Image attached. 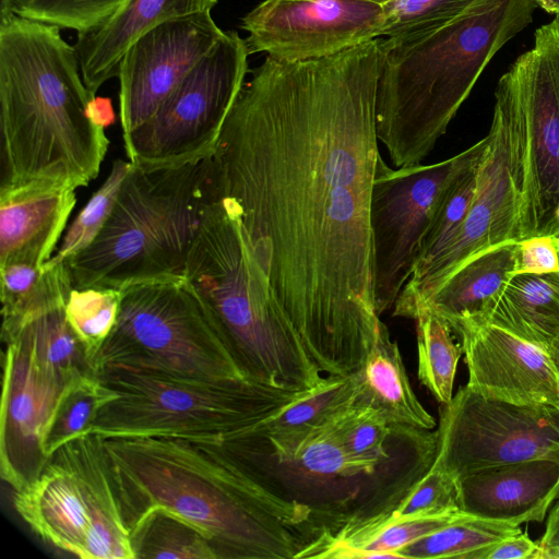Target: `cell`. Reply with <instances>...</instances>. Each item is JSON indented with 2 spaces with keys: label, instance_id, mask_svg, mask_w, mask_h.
<instances>
[{
  "label": "cell",
  "instance_id": "6da1fadb",
  "mask_svg": "<svg viewBox=\"0 0 559 559\" xmlns=\"http://www.w3.org/2000/svg\"><path fill=\"white\" fill-rule=\"evenodd\" d=\"M378 38L331 56H266L204 158L271 295L323 374L357 371L380 324L370 223L380 154Z\"/></svg>",
  "mask_w": 559,
  "mask_h": 559
},
{
  "label": "cell",
  "instance_id": "7a4b0ae2",
  "mask_svg": "<svg viewBox=\"0 0 559 559\" xmlns=\"http://www.w3.org/2000/svg\"><path fill=\"white\" fill-rule=\"evenodd\" d=\"M104 448L128 528L166 509L203 531L218 559H298L313 538L314 510L275 492L224 444L109 438Z\"/></svg>",
  "mask_w": 559,
  "mask_h": 559
},
{
  "label": "cell",
  "instance_id": "3957f363",
  "mask_svg": "<svg viewBox=\"0 0 559 559\" xmlns=\"http://www.w3.org/2000/svg\"><path fill=\"white\" fill-rule=\"evenodd\" d=\"M60 29L0 11V190L85 187L107 154L106 128L91 109L96 95Z\"/></svg>",
  "mask_w": 559,
  "mask_h": 559
},
{
  "label": "cell",
  "instance_id": "277c9868",
  "mask_svg": "<svg viewBox=\"0 0 559 559\" xmlns=\"http://www.w3.org/2000/svg\"><path fill=\"white\" fill-rule=\"evenodd\" d=\"M534 0H477L444 26L378 38L376 131L394 168L420 165L485 67L533 19Z\"/></svg>",
  "mask_w": 559,
  "mask_h": 559
},
{
  "label": "cell",
  "instance_id": "5b68a950",
  "mask_svg": "<svg viewBox=\"0 0 559 559\" xmlns=\"http://www.w3.org/2000/svg\"><path fill=\"white\" fill-rule=\"evenodd\" d=\"M185 277L248 377L292 391L318 385L323 373L271 295L236 219L207 201Z\"/></svg>",
  "mask_w": 559,
  "mask_h": 559
},
{
  "label": "cell",
  "instance_id": "8992f818",
  "mask_svg": "<svg viewBox=\"0 0 559 559\" xmlns=\"http://www.w3.org/2000/svg\"><path fill=\"white\" fill-rule=\"evenodd\" d=\"M204 158L157 168L131 163L99 234L66 262L72 287L121 290L139 283L185 277L207 203Z\"/></svg>",
  "mask_w": 559,
  "mask_h": 559
},
{
  "label": "cell",
  "instance_id": "52a82bcc",
  "mask_svg": "<svg viewBox=\"0 0 559 559\" xmlns=\"http://www.w3.org/2000/svg\"><path fill=\"white\" fill-rule=\"evenodd\" d=\"M104 396L91 432L224 444L252 432L305 391L251 379L109 366L96 372Z\"/></svg>",
  "mask_w": 559,
  "mask_h": 559
},
{
  "label": "cell",
  "instance_id": "ba28073f",
  "mask_svg": "<svg viewBox=\"0 0 559 559\" xmlns=\"http://www.w3.org/2000/svg\"><path fill=\"white\" fill-rule=\"evenodd\" d=\"M493 110L508 139L518 240L559 237V14L500 78Z\"/></svg>",
  "mask_w": 559,
  "mask_h": 559
},
{
  "label": "cell",
  "instance_id": "9c48e42d",
  "mask_svg": "<svg viewBox=\"0 0 559 559\" xmlns=\"http://www.w3.org/2000/svg\"><path fill=\"white\" fill-rule=\"evenodd\" d=\"M109 366L251 379L186 277L121 289L118 319L95 358L94 371Z\"/></svg>",
  "mask_w": 559,
  "mask_h": 559
},
{
  "label": "cell",
  "instance_id": "30bf717a",
  "mask_svg": "<svg viewBox=\"0 0 559 559\" xmlns=\"http://www.w3.org/2000/svg\"><path fill=\"white\" fill-rule=\"evenodd\" d=\"M249 53L236 31H224L152 118L123 140L128 160L157 168L206 157L245 83Z\"/></svg>",
  "mask_w": 559,
  "mask_h": 559
},
{
  "label": "cell",
  "instance_id": "8fae6325",
  "mask_svg": "<svg viewBox=\"0 0 559 559\" xmlns=\"http://www.w3.org/2000/svg\"><path fill=\"white\" fill-rule=\"evenodd\" d=\"M485 145L486 136L442 162L403 168H391L379 156L370 202L374 306L379 316L393 309L443 198L453 182L479 160Z\"/></svg>",
  "mask_w": 559,
  "mask_h": 559
},
{
  "label": "cell",
  "instance_id": "7c38bea8",
  "mask_svg": "<svg viewBox=\"0 0 559 559\" xmlns=\"http://www.w3.org/2000/svg\"><path fill=\"white\" fill-rule=\"evenodd\" d=\"M432 463L459 479L527 460L559 461V408L488 399L467 385L439 407Z\"/></svg>",
  "mask_w": 559,
  "mask_h": 559
},
{
  "label": "cell",
  "instance_id": "4fadbf2b",
  "mask_svg": "<svg viewBox=\"0 0 559 559\" xmlns=\"http://www.w3.org/2000/svg\"><path fill=\"white\" fill-rule=\"evenodd\" d=\"M382 25V4L367 0H264L240 27L250 53L295 62L379 38Z\"/></svg>",
  "mask_w": 559,
  "mask_h": 559
},
{
  "label": "cell",
  "instance_id": "5bb4252c",
  "mask_svg": "<svg viewBox=\"0 0 559 559\" xmlns=\"http://www.w3.org/2000/svg\"><path fill=\"white\" fill-rule=\"evenodd\" d=\"M511 240H518V200L504 126L493 110L477 165L474 199L462 229L454 242L423 274L407 281L392 314L413 319L456 269L483 251Z\"/></svg>",
  "mask_w": 559,
  "mask_h": 559
},
{
  "label": "cell",
  "instance_id": "9a60e30c",
  "mask_svg": "<svg viewBox=\"0 0 559 559\" xmlns=\"http://www.w3.org/2000/svg\"><path fill=\"white\" fill-rule=\"evenodd\" d=\"M223 34L207 11L166 21L128 48L117 74L123 140L152 118Z\"/></svg>",
  "mask_w": 559,
  "mask_h": 559
},
{
  "label": "cell",
  "instance_id": "2e32d148",
  "mask_svg": "<svg viewBox=\"0 0 559 559\" xmlns=\"http://www.w3.org/2000/svg\"><path fill=\"white\" fill-rule=\"evenodd\" d=\"M450 328L465 355L469 389L512 404L559 408V370L549 350L488 322Z\"/></svg>",
  "mask_w": 559,
  "mask_h": 559
},
{
  "label": "cell",
  "instance_id": "e0dca14e",
  "mask_svg": "<svg viewBox=\"0 0 559 559\" xmlns=\"http://www.w3.org/2000/svg\"><path fill=\"white\" fill-rule=\"evenodd\" d=\"M0 409V475L13 490L35 480L49 459L43 435L64 388L35 364L24 341L4 343Z\"/></svg>",
  "mask_w": 559,
  "mask_h": 559
},
{
  "label": "cell",
  "instance_id": "ac0fdd59",
  "mask_svg": "<svg viewBox=\"0 0 559 559\" xmlns=\"http://www.w3.org/2000/svg\"><path fill=\"white\" fill-rule=\"evenodd\" d=\"M461 509L478 518L543 522L559 498V461L500 465L460 479Z\"/></svg>",
  "mask_w": 559,
  "mask_h": 559
},
{
  "label": "cell",
  "instance_id": "d6986e66",
  "mask_svg": "<svg viewBox=\"0 0 559 559\" xmlns=\"http://www.w3.org/2000/svg\"><path fill=\"white\" fill-rule=\"evenodd\" d=\"M75 189L31 182L0 190V264L25 261L44 266L53 255L75 206Z\"/></svg>",
  "mask_w": 559,
  "mask_h": 559
},
{
  "label": "cell",
  "instance_id": "ffe728a7",
  "mask_svg": "<svg viewBox=\"0 0 559 559\" xmlns=\"http://www.w3.org/2000/svg\"><path fill=\"white\" fill-rule=\"evenodd\" d=\"M12 503L21 519L52 546L87 558L91 516L80 480L58 454L27 486L13 490Z\"/></svg>",
  "mask_w": 559,
  "mask_h": 559
},
{
  "label": "cell",
  "instance_id": "44dd1931",
  "mask_svg": "<svg viewBox=\"0 0 559 559\" xmlns=\"http://www.w3.org/2000/svg\"><path fill=\"white\" fill-rule=\"evenodd\" d=\"M218 0H128L96 28L78 33L74 44L83 81L96 95L117 76L128 48L153 27L174 19L212 11Z\"/></svg>",
  "mask_w": 559,
  "mask_h": 559
},
{
  "label": "cell",
  "instance_id": "7402d4cb",
  "mask_svg": "<svg viewBox=\"0 0 559 559\" xmlns=\"http://www.w3.org/2000/svg\"><path fill=\"white\" fill-rule=\"evenodd\" d=\"M55 453L72 468L87 499L91 516L87 559H135L104 439L88 432Z\"/></svg>",
  "mask_w": 559,
  "mask_h": 559
},
{
  "label": "cell",
  "instance_id": "603a6c76",
  "mask_svg": "<svg viewBox=\"0 0 559 559\" xmlns=\"http://www.w3.org/2000/svg\"><path fill=\"white\" fill-rule=\"evenodd\" d=\"M516 252L518 240H511L469 259L442 283L424 309L439 314L449 325L487 322L515 274Z\"/></svg>",
  "mask_w": 559,
  "mask_h": 559
},
{
  "label": "cell",
  "instance_id": "cb8c5ba5",
  "mask_svg": "<svg viewBox=\"0 0 559 559\" xmlns=\"http://www.w3.org/2000/svg\"><path fill=\"white\" fill-rule=\"evenodd\" d=\"M355 374L356 401L377 408L394 428L431 430L437 427L433 416L416 396L399 345L383 322L373 347Z\"/></svg>",
  "mask_w": 559,
  "mask_h": 559
},
{
  "label": "cell",
  "instance_id": "d4e9b609",
  "mask_svg": "<svg viewBox=\"0 0 559 559\" xmlns=\"http://www.w3.org/2000/svg\"><path fill=\"white\" fill-rule=\"evenodd\" d=\"M487 322L548 350L559 340V271L513 275Z\"/></svg>",
  "mask_w": 559,
  "mask_h": 559
},
{
  "label": "cell",
  "instance_id": "484cf974",
  "mask_svg": "<svg viewBox=\"0 0 559 559\" xmlns=\"http://www.w3.org/2000/svg\"><path fill=\"white\" fill-rule=\"evenodd\" d=\"M253 439L269 445L278 463L308 476L346 478L370 475L380 464L352 454L329 423L298 435Z\"/></svg>",
  "mask_w": 559,
  "mask_h": 559
},
{
  "label": "cell",
  "instance_id": "4316f807",
  "mask_svg": "<svg viewBox=\"0 0 559 559\" xmlns=\"http://www.w3.org/2000/svg\"><path fill=\"white\" fill-rule=\"evenodd\" d=\"M66 302L43 311L10 338L21 337L37 367L63 385L80 376L95 373L84 346L67 320Z\"/></svg>",
  "mask_w": 559,
  "mask_h": 559
},
{
  "label": "cell",
  "instance_id": "83f0119b",
  "mask_svg": "<svg viewBox=\"0 0 559 559\" xmlns=\"http://www.w3.org/2000/svg\"><path fill=\"white\" fill-rule=\"evenodd\" d=\"M357 392L355 372L325 376L318 385L264 419L247 436L266 440L306 432L329 423L356 400Z\"/></svg>",
  "mask_w": 559,
  "mask_h": 559
},
{
  "label": "cell",
  "instance_id": "f1b7e54d",
  "mask_svg": "<svg viewBox=\"0 0 559 559\" xmlns=\"http://www.w3.org/2000/svg\"><path fill=\"white\" fill-rule=\"evenodd\" d=\"M129 531L135 559H218L203 531L166 509L148 511Z\"/></svg>",
  "mask_w": 559,
  "mask_h": 559
},
{
  "label": "cell",
  "instance_id": "f546056e",
  "mask_svg": "<svg viewBox=\"0 0 559 559\" xmlns=\"http://www.w3.org/2000/svg\"><path fill=\"white\" fill-rule=\"evenodd\" d=\"M413 320L416 321L418 379L437 402L449 403L462 346L454 342L449 323L430 309L418 311Z\"/></svg>",
  "mask_w": 559,
  "mask_h": 559
},
{
  "label": "cell",
  "instance_id": "4dcf8cb0",
  "mask_svg": "<svg viewBox=\"0 0 559 559\" xmlns=\"http://www.w3.org/2000/svg\"><path fill=\"white\" fill-rule=\"evenodd\" d=\"M519 523L472 516L444 526L406 547L403 558L479 559L480 554L521 531Z\"/></svg>",
  "mask_w": 559,
  "mask_h": 559
},
{
  "label": "cell",
  "instance_id": "1f68e13d",
  "mask_svg": "<svg viewBox=\"0 0 559 559\" xmlns=\"http://www.w3.org/2000/svg\"><path fill=\"white\" fill-rule=\"evenodd\" d=\"M103 395L102 383L93 372L64 385L44 429L41 443L48 457L67 442L91 432Z\"/></svg>",
  "mask_w": 559,
  "mask_h": 559
},
{
  "label": "cell",
  "instance_id": "d6a6232c",
  "mask_svg": "<svg viewBox=\"0 0 559 559\" xmlns=\"http://www.w3.org/2000/svg\"><path fill=\"white\" fill-rule=\"evenodd\" d=\"M120 300L121 290L108 287L72 288L67 299V320L93 369L100 347L116 325Z\"/></svg>",
  "mask_w": 559,
  "mask_h": 559
},
{
  "label": "cell",
  "instance_id": "836d02e7",
  "mask_svg": "<svg viewBox=\"0 0 559 559\" xmlns=\"http://www.w3.org/2000/svg\"><path fill=\"white\" fill-rule=\"evenodd\" d=\"M478 162L453 182L443 198L423 239L419 257L409 278L423 274L459 236L474 199Z\"/></svg>",
  "mask_w": 559,
  "mask_h": 559
},
{
  "label": "cell",
  "instance_id": "e575fe53",
  "mask_svg": "<svg viewBox=\"0 0 559 559\" xmlns=\"http://www.w3.org/2000/svg\"><path fill=\"white\" fill-rule=\"evenodd\" d=\"M381 510L394 516H432L462 511L460 479L431 462Z\"/></svg>",
  "mask_w": 559,
  "mask_h": 559
},
{
  "label": "cell",
  "instance_id": "d590c367",
  "mask_svg": "<svg viewBox=\"0 0 559 559\" xmlns=\"http://www.w3.org/2000/svg\"><path fill=\"white\" fill-rule=\"evenodd\" d=\"M130 167L129 160L118 158L112 162L105 181L73 219L61 239V245L47 264L66 263L93 242L115 206Z\"/></svg>",
  "mask_w": 559,
  "mask_h": 559
},
{
  "label": "cell",
  "instance_id": "8d00e7d4",
  "mask_svg": "<svg viewBox=\"0 0 559 559\" xmlns=\"http://www.w3.org/2000/svg\"><path fill=\"white\" fill-rule=\"evenodd\" d=\"M128 0H11L13 11L26 19L76 33L92 31Z\"/></svg>",
  "mask_w": 559,
  "mask_h": 559
},
{
  "label": "cell",
  "instance_id": "74e56055",
  "mask_svg": "<svg viewBox=\"0 0 559 559\" xmlns=\"http://www.w3.org/2000/svg\"><path fill=\"white\" fill-rule=\"evenodd\" d=\"M477 0H392L383 7L380 36L406 37L444 26Z\"/></svg>",
  "mask_w": 559,
  "mask_h": 559
},
{
  "label": "cell",
  "instance_id": "f35d334b",
  "mask_svg": "<svg viewBox=\"0 0 559 559\" xmlns=\"http://www.w3.org/2000/svg\"><path fill=\"white\" fill-rule=\"evenodd\" d=\"M329 424L355 456L379 463L388 457L385 442L394 427L371 405L355 400Z\"/></svg>",
  "mask_w": 559,
  "mask_h": 559
},
{
  "label": "cell",
  "instance_id": "ab89813d",
  "mask_svg": "<svg viewBox=\"0 0 559 559\" xmlns=\"http://www.w3.org/2000/svg\"><path fill=\"white\" fill-rule=\"evenodd\" d=\"M558 271V236L536 235L518 240L515 274H543Z\"/></svg>",
  "mask_w": 559,
  "mask_h": 559
},
{
  "label": "cell",
  "instance_id": "60d3db41",
  "mask_svg": "<svg viewBox=\"0 0 559 559\" xmlns=\"http://www.w3.org/2000/svg\"><path fill=\"white\" fill-rule=\"evenodd\" d=\"M538 543L520 532L485 549L479 559H538Z\"/></svg>",
  "mask_w": 559,
  "mask_h": 559
},
{
  "label": "cell",
  "instance_id": "b9f144b4",
  "mask_svg": "<svg viewBox=\"0 0 559 559\" xmlns=\"http://www.w3.org/2000/svg\"><path fill=\"white\" fill-rule=\"evenodd\" d=\"M538 546V559H559V512L551 510Z\"/></svg>",
  "mask_w": 559,
  "mask_h": 559
},
{
  "label": "cell",
  "instance_id": "7bdbcfd3",
  "mask_svg": "<svg viewBox=\"0 0 559 559\" xmlns=\"http://www.w3.org/2000/svg\"><path fill=\"white\" fill-rule=\"evenodd\" d=\"M92 115L94 119L107 128L115 121V112L110 98L95 96L91 104Z\"/></svg>",
  "mask_w": 559,
  "mask_h": 559
},
{
  "label": "cell",
  "instance_id": "ee69618b",
  "mask_svg": "<svg viewBox=\"0 0 559 559\" xmlns=\"http://www.w3.org/2000/svg\"><path fill=\"white\" fill-rule=\"evenodd\" d=\"M545 11L559 14V0H534Z\"/></svg>",
  "mask_w": 559,
  "mask_h": 559
},
{
  "label": "cell",
  "instance_id": "f6af8a7d",
  "mask_svg": "<svg viewBox=\"0 0 559 559\" xmlns=\"http://www.w3.org/2000/svg\"><path fill=\"white\" fill-rule=\"evenodd\" d=\"M549 354L551 358L554 359L558 370H559V340L556 341L550 347H549Z\"/></svg>",
  "mask_w": 559,
  "mask_h": 559
},
{
  "label": "cell",
  "instance_id": "bcb514c9",
  "mask_svg": "<svg viewBox=\"0 0 559 559\" xmlns=\"http://www.w3.org/2000/svg\"><path fill=\"white\" fill-rule=\"evenodd\" d=\"M367 1H371V2H376V3H379V4H384L389 1H392V0H367Z\"/></svg>",
  "mask_w": 559,
  "mask_h": 559
},
{
  "label": "cell",
  "instance_id": "7dc6e473",
  "mask_svg": "<svg viewBox=\"0 0 559 559\" xmlns=\"http://www.w3.org/2000/svg\"><path fill=\"white\" fill-rule=\"evenodd\" d=\"M552 511L559 512V498H558L556 504L554 506Z\"/></svg>",
  "mask_w": 559,
  "mask_h": 559
}]
</instances>
